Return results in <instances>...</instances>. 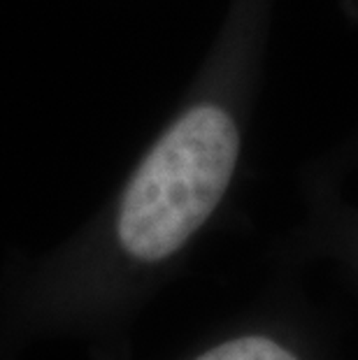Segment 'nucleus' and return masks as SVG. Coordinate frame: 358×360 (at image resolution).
Segmentation results:
<instances>
[{"mask_svg": "<svg viewBox=\"0 0 358 360\" xmlns=\"http://www.w3.org/2000/svg\"><path fill=\"white\" fill-rule=\"evenodd\" d=\"M238 154V126L221 107L186 112L128 184L119 212L121 247L147 263L179 251L217 210Z\"/></svg>", "mask_w": 358, "mask_h": 360, "instance_id": "f257e3e1", "label": "nucleus"}, {"mask_svg": "<svg viewBox=\"0 0 358 360\" xmlns=\"http://www.w3.org/2000/svg\"><path fill=\"white\" fill-rule=\"evenodd\" d=\"M196 360H298L293 351L281 347L279 342L270 337L249 335L238 337V340L224 342L219 347L210 349Z\"/></svg>", "mask_w": 358, "mask_h": 360, "instance_id": "f03ea898", "label": "nucleus"}]
</instances>
